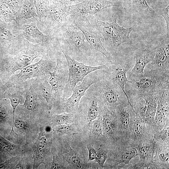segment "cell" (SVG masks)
Instances as JSON below:
<instances>
[{
    "instance_id": "6da1fadb",
    "label": "cell",
    "mask_w": 169,
    "mask_h": 169,
    "mask_svg": "<svg viewBox=\"0 0 169 169\" xmlns=\"http://www.w3.org/2000/svg\"><path fill=\"white\" fill-rule=\"evenodd\" d=\"M53 35L63 53L79 63L92 66L97 51L69 16L67 21Z\"/></svg>"
},
{
    "instance_id": "7a4b0ae2",
    "label": "cell",
    "mask_w": 169,
    "mask_h": 169,
    "mask_svg": "<svg viewBox=\"0 0 169 169\" xmlns=\"http://www.w3.org/2000/svg\"><path fill=\"white\" fill-rule=\"evenodd\" d=\"M47 51L49 52L43 47L25 39L24 44L19 50L0 62V78L3 84H6L16 71L30 65L35 59L41 58Z\"/></svg>"
},
{
    "instance_id": "3957f363",
    "label": "cell",
    "mask_w": 169,
    "mask_h": 169,
    "mask_svg": "<svg viewBox=\"0 0 169 169\" xmlns=\"http://www.w3.org/2000/svg\"><path fill=\"white\" fill-rule=\"evenodd\" d=\"M25 93L23 104L16 108L15 115L30 120L39 118L50 111L40 90L38 78L28 79L23 83Z\"/></svg>"
},
{
    "instance_id": "277c9868",
    "label": "cell",
    "mask_w": 169,
    "mask_h": 169,
    "mask_svg": "<svg viewBox=\"0 0 169 169\" xmlns=\"http://www.w3.org/2000/svg\"><path fill=\"white\" fill-rule=\"evenodd\" d=\"M130 80L127 82L124 88L128 97L169 88V75H162L147 68L142 75L130 76Z\"/></svg>"
},
{
    "instance_id": "5b68a950",
    "label": "cell",
    "mask_w": 169,
    "mask_h": 169,
    "mask_svg": "<svg viewBox=\"0 0 169 169\" xmlns=\"http://www.w3.org/2000/svg\"><path fill=\"white\" fill-rule=\"evenodd\" d=\"M90 21L104 37L106 48L111 56L117 55L118 49L121 44L131 40L129 35L133 28H125L120 26L116 18L109 23L96 19L92 16Z\"/></svg>"
},
{
    "instance_id": "8992f818",
    "label": "cell",
    "mask_w": 169,
    "mask_h": 169,
    "mask_svg": "<svg viewBox=\"0 0 169 169\" xmlns=\"http://www.w3.org/2000/svg\"><path fill=\"white\" fill-rule=\"evenodd\" d=\"M49 54V52H46L38 62L23 68L18 74H13L3 84L4 88L21 84L28 79L33 78L49 79L50 73L54 70L56 64V62L51 59Z\"/></svg>"
},
{
    "instance_id": "52a82bcc",
    "label": "cell",
    "mask_w": 169,
    "mask_h": 169,
    "mask_svg": "<svg viewBox=\"0 0 169 169\" xmlns=\"http://www.w3.org/2000/svg\"><path fill=\"white\" fill-rule=\"evenodd\" d=\"M24 40L15 22L7 23L0 19V62L19 50Z\"/></svg>"
},
{
    "instance_id": "ba28073f",
    "label": "cell",
    "mask_w": 169,
    "mask_h": 169,
    "mask_svg": "<svg viewBox=\"0 0 169 169\" xmlns=\"http://www.w3.org/2000/svg\"><path fill=\"white\" fill-rule=\"evenodd\" d=\"M56 64L54 70L50 73L48 82L52 90V107L59 104L63 92L68 79L69 70L65 57L61 50L54 54Z\"/></svg>"
},
{
    "instance_id": "9c48e42d",
    "label": "cell",
    "mask_w": 169,
    "mask_h": 169,
    "mask_svg": "<svg viewBox=\"0 0 169 169\" xmlns=\"http://www.w3.org/2000/svg\"><path fill=\"white\" fill-rule=\"evenodd\" d=\"M37 19L26 20L18 26L24 39L31 43L42 46L54 54L60 50L59 44L53 35L45 34L38 28Z\"/></svg>"
},
{
    "instance_id": "30bf717a",
    "label": "cell",
    "mask_w": 169,
    "mask_h": 169,
    "mask_svg": "<svg viewBox=\"0 0 169 169\" xmlns=\"http://www.w3.org/2000/svg\"><path fill=\"white\" fill-rule=\"evenodd\" d=\"M95 84L102 100L109 109L114 110L120 104L128 102L130 104L127 95L121 87L106 77L102 69L99 80Z\"/></svg>"
},
{
    "instance_id": "8fae6325",
    "label": "cell",
    "mask_w": 169,
    "mask_h": 169,
    "mask_svg": "<svg viewBox=\"0 0 169 169\" xmlns=\"http://www.w3.org/2000/svg\"><path fill=\"white\" fill-rule=\"evenodd\" d=\"M63 53L68 64L69 74L68 80L63 92L62 97L63 99L65 98L66 96L71 95L73 89L77 83L82 81L88 74L97 70L105 69L107 67L106 63L104 65L95 66L86 65Z\"/></svg>"
},
{
    "instance_id": "7c38bea8",
    "label": "cell",
    "mask_w": 169,
    "mask_h": 169,
    "mask_svg": "<svg viewBox=\"0 0 169 169\" xmlns=\"http://www.w3.org/2000/svg\"><path fill=\"white\" fill-rule=\"evenodd\" d=\"M91 16L69 17L77 27L82 32L89 44L97 52L105 57L107 60L111 59L112 57L105 47L101 39V33L90 21Z\"/></svg>"
},
{
    "instance_id": "4fadbf2b",
    "label": "cell",
    "mask_w": 169,
    "mask_h": 169,
    "mask_svg": "<svg viewBox=\"0 0 169 169\" xmlns=\"http://www.w3.org/2000/svg\"><path fill=\"white\" fill-rule=\"evenodd\" d=\"M128 98L136 114L146 122L153 124L157 106L156 92L130 96Z\"/></svg>"
},
{
    "instance_id": "5bb4252c",
    "label": "cell",
    "mask_w": 169,
    "mask_h": 169,
    "mask_svg": "<svg viewBox=\"0 0 169 169\" xmlns=\"http://www.w3.org/2000/svg\"><path fill=\"white\" fill-rule=\"evenodd\" d=\"M70 8V6L49 0L48 15L45 22L41 26L47 34L53 35L67 21Z\"/></svg>"
},
{
    "instance_id": "9a60e30c",
    "label": "cell",
    "mask_w": 169,
    "mask_h": 169,
    "mask_svg": "<svg viewBox=\"0 0 169 169\" xmlns=\"http://www.w3.org/2000/svg\"><path fill=\"white\" fill-rule=\"evenodd\" d=\"M101 74V69L93 71L87 75L81 84L73 89L71 96L67 99H63L64 109L66 112L71 113L75 111L85 92L89 87L97 82Z\"/></svg>"
},
{
    "instance_id": "2e32d148",
    "label": "cell",
    "mask_w": 169,
    "mask_h": 169,
    "mask_svg": "<svg viewBox=\"0 0 169 169\" xmlns=\"http://www.w3.org/2000/svg\"><path fill=\"white\" fill-rule=\"evenodd\" d=\"M114 144L113 167L132 169L131 161L138 155L136 146L128 140L120 141Z\"/></svg>"
},
{
    "instance_id": "e0dca14e",
    "label": "cell",
    "mask_w": 169,
    "mask_h": 169,
    "mask_svg": "<svg viewBox=\"0 0 169 169\" xmlns=\"http://www.w3.org/2000/svg\"><path fill=\"white\" fill-rule=\"evenodd\" d=\"M120 3L108 0H85L70 5L69 16H92L105 8L119 6Z\"/></svg>"
},
{
    "instance_id": "ac0fdd59",
    "label": "cell",
    "mask_w": 169,
    "mask_h": 169,
    "mask_svg": "<svg viewBox=\"0 0 169 169\" xmlns=\"http://www.w3.org/2000/svg\"><path fill=\"white\" fill-rule=\"evenodd\" d=\"M114 110L118 131L123 139H128L135 121L136 113L129 102L118 105Z\"/></svg>"
},
{
    "instance_id": "d6986e66",
    "label": "cell",
    "mask_w": 169,
    "mask_h": 169,
    "mask_svg": "<svg viewBox=\"0 0 169 169\" xmlns=\"http://www.w3.org/2000/svg\"><path fill=\"white\" fill-rule=\"evenodd\" d=\"M153 49V59L146 68L162 75H169V35L166 34Z\"/></svg>"
},
{
    "instance_id": "ffe728a7",
    "label": "cell",
    "mask_w": 169,
    "mask_h": 169,
    "mask_svg": "<svg viewBox=\"0 0 169 169\" xmlns=\"http://www.w3.org/2000/svg\"><path fill=\"white\" fill-rule=\"evenodd\" d=\"M106 63L107 68L102 69L104 74L118 85L126 94L124 88L126 83L129 81L126 77V73L132 67V63L130 61L123 62L114 58L107 60Z\"/></svg>"
},
{
    "instance_id": "44dd1931",
    "label": "cell",
    "mask_w": 169,
    "mask_h": 169,
    "mask_svg": "<svg viewBox=\"0 0 169 169\" xmlns=\"http://www.w3.org/2000/svg\"><path fill=\"white\" fill-rule=\"evenodd\" d=\"M157 91V106L152 125L154 132L162 129L169 122V88Z\"/></svg>"
},
{
    "instance_id": "7402d4cb",
    "label": "cell",
    "mask_w": 169,
    "mask_h": 169,
    "mask_svg": "<svg viewBox=\"0 0 169 169\" xmlns=\"http://www.w3.org/2000/svg\"><path fill=\"white\" fill-rule=\"evenodd\" d=\"M50 131H47L45 128L40 130L36 141L32 146L33 151V169H37L41 164L46 165V156L50 148V142L48 133Z\"/></svg>"
},
{
    "instance_id": "603a6c76",
    "label": "cell",
    "mask_w": 169,
    "mask_h": 169,
    "mask_svg": "<svg viewBox=\"0 0 169 169\" xmlns=\"http://www.w3.org/2000/svg\"><path fill=\"white\" fill-rule=\"evenodd\" d=\"M152 126L136 114L131 131L128 139L136 146L139 144L154 139Z\"/></svg>"
},
{
    "instance_id": "cb8c5ba5",
    "label": "cell",
    "mask_w": 169,
    "mask_h": 169,
    "mask_svg": "<svg viewBox=\"0 0 169 169\" xmlns=\"http://www.w3.org/2000/svg\"><path fill=\"white\" fill-rule=\"evenodd\" d=\"M101 115L103 118L102 127L105 133L113 144L124 140L121 136L117 128L114 110L109 109L106 105L102 108Z\"/></svg>"
},
{
    "instance_id": "d4e9b609",
    "label": "cell",
    "mask_w": 169,
    "mask_h": 169,
    "mask_svg": "<svg viewBox=\"0 0 169 169\" xmlns=\"http://www.w3.org/2000/svg\"><path fill=\"white\" fill-rule=\"evenodd\" d=\"M154 139L139 144L136 148L140 159L134 169H153V161L155 148Z\"/></svg>"
},
{
    "instance_id": "484cf974",
    "label": "cell",
    "mask_w": 169,
    "mask_h": 169,
    "mask_svg": "<svg viewBox=\"0 0 169 169\" xmlns=\"http://www.w3.org/2000/svg\"><path fill=\"white\" fill-rule=\"evenodd\" d=\"M154 56L153 48L144 49L136 48L134 52L135 63L130 76H139L142 75L145 67L153 60Z\"/></svg>"
},
{
    "instance_id": "4316f807",
    "label": "cell",
    "mask_w": 169,
    "mask_h": 169,
    "mask_svg": "<svg viewBox=\"0 0 169 169\" xmlns=\"http://www.w3.org/2000/svg\"><path fill=\"white\" fill-rule=\"evenodd\" d=\"M3 96L4 98L9 100L13 108V115L12 129L13 130L16 109L19 104H23L25 100V93L23 83L5 89Z\"/></svg>"
},
{
    "instance_id": "83f0119b",
    "label": "cell",
    "mask_w": 169,
    "mask_h": 169,
    "mask_svg": "<svg viewBox=\"0 0 169 169\" xmlns=\"http://www.w3.org/2000/svg\"><path fill=\"white\" fill-rule=\"evenodd\" d=\"M153 161V169H169V147L156 142Z\"/></svg>"
},
{
    "instance_id": "f1b7e54d",
    "label": "cell",
    "mask_w": 169,
    "mask_h": 169,
    "mask_svg": "<svg viewBox=\"0 0 169 169\" xmlns=\"http://www.w3.org/2000/svg\"><path fill=\"white\" fill-rule=\"evenodd\" d=\"M125 8L133 12L153 16L154 10L148 4L146 0H123Z\"/></svg>"
},
{
    "instance_id": "f546056e",
    "label": "cell",
    "mask_w": 169,
    "mask_h": 169,
    "mask_svg": "<svg viewBox=\"0 0 169 169\" xmlns=\"http://www.w3.org/2000/svg\"><path fill=\"white\" fill-rule=\"evenodd\" d=\"M63 154L64 159L68 163L70 168L74 169L84 168L85 165L83 160L67 143L64 144Z\"/></svg>"
},
{
    "instance_id": "4dcf8cb0",
    "label": "cell",
    "mask_w": 169,
    "mask_h": 169,
    "mask_svg": "<svg viewBox=\"0 0 169 169\" xmlns=\"http://www.w3.org/2000/svg\"><path fill=\"white\" fill-rule=\"evenodd\" d=\"M21 17L22 21L19 25L26 20L35 18L38 20L34 0H23Z\"/></svg>"
},
{
    "instance_id": "1f68e13d",
    "label": "cell",
    "mask_w": 169,
    "mask_h": 169,
    "mask_svg": "<svg viewBox=\"0 0 169 169\" xmlns=\"http://www.w3.org/2000/svg\"><path fill=\"white\" fill-rule=\"evenodd\" d=\"M49 0H34V4L38 18L37 24L41 27L45 22L49 11Z\"/></svg>"
},
{
    "instance_id": "d6a6232c",
    "label": "cell",
    "mask_w": 169,
    "mask_h": 169,
    "mask_svg": "<svg viewBox=\"0 0 169 169\" xmlns=\"http://www.w3.org/2000/svg\"><path fill=\"white\" fill-rule=\"evenodd\" d=\"M38 78L42 95L45 100L50 110L52 107V90L48 82L49 79L46 78Z\"/></svg>"
},
{
    "instance_id": "836d02e7",
    "label": "cell",
    "mask_w": 169,
    "mask_h": 169,
    "mask_svg": "<svg viewBox=\"0 0 169 169\" xmlns=\"http://www.w3.org/2000/svg\"><path fill=\"white\" fill-rule=\"evenodd\" d=\"M20 147L7 140L0 134V151L5 155L16 156L20 152Z\"/></svg>"
},
{
    "instance_id": "e575fe53",
    "label": "cell",
    "mask_w": 169,
    "mask_h": 169,
    "mask_svg": "<svg viewBox=\"0 0 169 169\" xmlns=\"http://www.w3.org/2000/svg\"><path fill=\"white\" fill-rule=\"evenodd\" d=\"M169 122H168L162 129L156 131L154 136L155 142L169 147Z\"/></svg>"
},
{
    "instance_id": "d590c367",
    "label": "cell",
    "mask_w": 169,
    "mask_h": 169,
    "mask_svg": "<svg viewBox=\"0 0 169 169\" xmlns=\"http://www.w3.org/2000/svg\"><path fill=\"white\" fill-rule=\"evenodd\" d=\"M73 115L71 113H64L54 114L52 116V122L54 125L71 124L73 119Z\"/></svg>"
},
{
    "instance_id": "8d00e7d4",
    "label": "cell",
    "mask_w": 169,
    "mask_h": 169,
    "mask_svg": "<svg viewBox=\"0 0 169 169\" xmlns=\"http://www.w3.org/2000/svg\"><path fill=\"white\" fill-rule=\"evenodd\" d=\"M15 116L18 118H14V127H15L19 132L22 134L26 135L29 134L31 132V127L28 123L23 120L22 117L16 115Z\"/></svg>"
},
{
    "instance_id": "74e56055",
    "label": "cell",
    "mask_w": 169,
    "mask_h": 169,
    "mask_svg": "<svg viewBox=\"0 0 169 169\" xmlns=\"http://www.w3.org/2000/svg\"><path fill=\"white\" fill-rule=\"evenodd\" d=\"M155 14L162 16L164 19L166 25V33L169 35V5L163 9L154 8Z\"/></svg>"
},
{
    "instance_id": "f35d334b",
    "label": "cell",
    "mask_w": 169,
    "mask_h": 169,
    "mask_svg": "<svg viewBox=\"0 0 169 169\" xmlns=\"http://www.w3.org/2000/svg\"><path fill=\"white\" fill-rule=\"evenodd\" d=\"M92 133L93 135L96 137H102L103 136V130L100 120V116L94 122Z\"/></svg>"
},
{
    "instance_id": "ab89813d",
    "label": "cell",
    "mask_w": 169,
    "mask_h": 169,
    "mask_svg": "<svg viewBox=\"0 0 169 169\" xmlns=\"http://www.w3.org/2000/svg\"><path fill=\"white\" fill-rule=\"evenodd\" d=\"M20 158L18 156L12 157L3 163L0 164V169L13 168L19 161Z\"/></svg>"
},
{
    "instance_id": "60d3db41",
    "label": "cell",
    "mask_w": 169,
    "mask_h": 169,
    "mask_svg": "<svg viewBox=\"0 0 169 169\" xmlns=\"http://www.w3.org/2000/svg\"><path fill=\"white\" fill-rule=\"evenodd\" d=\"M56 132L61 135L68 134L70 133L73 130L71 124L57 125L55 126Z\"/></svg>"
},
{
    "instance_id": "b9f144b4",
    "label": "cell",
    "mask_w": 169,
    "mask_h": 169,
    "mask_svg": "<svg viewBox=\"0 0 169 169\" xmlns=\"http://www.w3.org/2000/svg\"><path fill=\"white\" fill-rule=\"evenodd\" d=\"M108 157L107 151L104 149H100L97 153V156L95 160L100 166L103 167Z\"/></svg>"
},
{
    "instance_id": "7bdbcfd3",
    "label": "cell",
    "mask_w": 169,
    "mask_h": 169,
    "mask_svg": "<svg viewBox=\"0 0 169 169\" xmlns=\"http://www.w3.org/2000/svg\"><path fill=\"white\" fill-rule=\"evenodd\" d=\"M53 156V159L51 162L50 169H61L63 168V165L56 150L52 151Z\"/></svg>"
},
{
    "instance_id": "ee69618b",
    "label": "cell",
    "mask_w": 169,
    "mask_h": 169,
    "mask_svg": "<svg viewBox=\"0 0 169 169\" xmlns=\"http://www.w3.org/2000/svg\"><path fill=\"white\" fill-rule=\"evenodd\" d=\"M59 2L62 4L67 6H70L74 2L80 3L85 0H49Z\"/></svg>"
},
{
    "instance_id": "f6af8a7d",
    "label": "cell",
    "mask_w": 169,
    "mask_h": 169,
    "mask_svg": "<svg viewBox=\"0 0 169 169\" xmlns=\"http://www.w3.org/2000/svg\"><path fill=\"white\" fill-rule=\"evenodd\" d=\"M89 152V160H93L95 159L97 156V153L93 148L90 146H87Z\"/></svg>"
},
{
    "instance_id": "bcb514c9",
    "label": "cell",
    "mask_w": 169,
    "mask_h": 169,
    "mask_svg": "<svg viewBox=\"0 0 169 169\" xmlns=\"http://www.w3.org/2000/svg\"><path fill=\"white\" fill-rule=\"evenodd\" d=\"M4 91V86L3 87L0 86V94L3 93Z\"/></svg>"
},
{
    "instance_id": "7dc6e473",
    "label": "cell",
    "mask_w": 169,
    "mask_h": 169,
    "mask_svg": "<svg viewBox=\"0 0 169 169\" xmlns=\"http://www.w3.org/2000/svg\"><path fill=\"white\" fill-rule=\"evenodd\" d=\"M3 84L2 83V81H1V80L0 79V86L1 87H3Z\"/></svg>"
},
{
    "instance_id": "c3c4849f",
    "label": "cell",
    "mask_w": 169,
    "mask_h": 169,
    "mask_svg": "<svg viewBox=\"0 0 169 169\" xmlns=\"http://www.w3.org/2000/svg\"><path fill=\"white\" fill-rule=\"evenodd\" d=\"M122 0V1H123V0Z\"/></svg>"
}]
</instances>
